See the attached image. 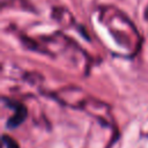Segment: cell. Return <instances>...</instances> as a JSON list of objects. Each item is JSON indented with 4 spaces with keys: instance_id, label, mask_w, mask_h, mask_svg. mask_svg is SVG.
<instances>
[{
    "instance_id": "1",
    "label": "cell",
    "mask_w": 148,
    "mask_h": 148,
    "mask_svg": "<svg viewBox=\"0 0 148 148\" xmlns=\"http://www.w3.org/2000/svg\"><path fill=\"white\" fill-rule=\"evenodd\" d=\"M25 114H27V110L23 105H17L16 106V112L15 114L8 120V127H15L17 126L18 124H21L24 118H25Z\"/></svg>"
},
{
    "instance_id": "2",
    "label": "cell",
    "mask_w": 148,
    "mask_h": 148,
    "mask_svg": "<svg viewBox=\"0 0 148 148\" xmlns=\"http://www.w3.org/2000/svg\"><path fill=\"white\" fill-rule=\"evenodd\" d=\"M2 141H3L5 146L8 147V148H18L16 141H14L12 138H9V136H7V135H3V136H2Z\"/></svg>"
}]
</instances>
